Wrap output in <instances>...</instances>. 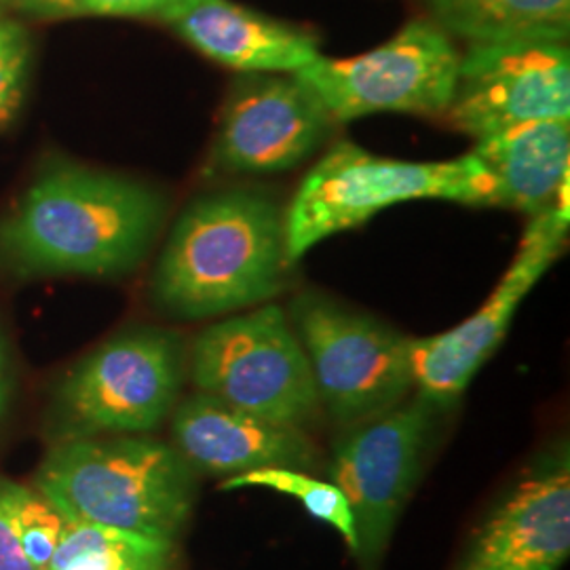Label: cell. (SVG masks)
Returning <instances> with one entry per match:
<instances>
[{"instance_id": "cell-1", "label": "cell", "mask_w": 570, "mask_h": 570, "mask_svg": "<svg viewBox=\"0 0 570 570\" xmlns=\"http://www.w3.org/2000/svg\"><path fill=\"white\" fill-rule=\"evenodd\" d=\"M285 212L265 193L225 188L180 214L150 279L165 315L197 322L266 305L287 287Z\"/></svg>"}, {"instance_id": "cell-2", "label": "cell", "mask_w": 570, "mask_h": 570, "mask_svg": "<svg viewBox=\"0 0 570 570\" xmlns=\"http://www.w3.org/2000/svg\"><path fill=\"white\" fill-rule=\"evenodd\" d=\"M164 220V197L150 186L60 167L0 223V256L23 273L117 275L142 261Z\"/></svg>"}, {"instance_id": "cell-3", "label": "cell", "mask_w": 570, "mask_h": 570, "mask_svg": "<svg viewBox=\"0 0 570 570\" xmlns=\"http://www.w3.org/2000/svg\"><path fill=\"white\" fill-rule=\"evenodd\" d=\"M35 490L68 522L178 543L197 501V473L171 444L146 435L63 438Z\"/></svg>"}, {"instance_id": "cell-4", "label": "cell", "mask_w": 570, "mask_h": 570, "mask_svg": "<svg viewBox=\"0 0 570 570\" xmlns=\"http://www.w3.org/2000/svg\"><path fill=\"white\" fill-rule=\"evenodd\" d=\"M442 199L497 207L494 183L469 153L452 161H400L353 142L334 144L306 174L285 212L289 265L327 237L364 225L391 205Z\"/></svg>"}, {"instance_id": "cell-5", "label": "cell", "mask_w": 570, "mask_h": 570, "mask_svg": "<svg viewBox=\"0 0 570 570\" xmlns=\"http://www.w3.org/2000/svg\"><path fill=\"white\" fill-rule=\"evenodd\" d=\"M188 374L199 393L273 423L306 429L322 412L305 348L273 303L205 327Z\"/></svg>"}, {"instance_id": "cell-6", "label": "cell", "mask_w": 570, "mask_h": 570, "mask_svg": "<svg viewBox=\"0 0 570 570\" xmlns=\"http://www.w3.org/2000/svg\"><path fill=\"white\" fill-rule=\"evenodd\" d=\"M287 317L308 357L320 406L338 428L387 412L414 389L406 334L315 289L296 294Z\"/></svg>"}, {"instance_id": "cell-7", "label": "cell", "mask_w": 570, "mask_h": 570, "mask_svg": "<svg viewBox=\"0 0 570 570\" xmlns=\"http://www.w3.org/2000/svg\"><path fill=\"white\" fill-rule=\"evenodd\" d=\"M188 357L178 334L134 327L98 346L60 389L70 435H146L180 402Z\"/></svg>"}, {"instance_id": "cell-8", "label": "cell", "mask_w": 570, "mask_h": 570, "mask_svg": "<svg viewBox=\"0 0 570 570\" xmlns=\"http://www.w3.org/2000/svg\"><path fill=\"white\" fill-rule=\"evenodd\" d=\"M419 393L387 412L345 429L327 463V480L345 494L355 524L353 556L366 570L383 560L416 487L435 414Z\"/></svg>"}, {"instance_id": "cell-9", "label": "cell", "mask_w": 570, "mask_h": 570, "mask_svg": "<svg viewBox=\"0 0 570 570\" xmlns=\"http://www.w3.org/2000/svg\"><path fill=\"white\" fill-rule=\"evenodd\" d=\"M459 63L461 53L438 21L412 20L367 53L320 56L296 75L326 104L338 125L379 112L444 117Z\"/></svg>"}, {"instance_id": "cell-10", "label": "cell", "mask_w": 570, "mask_h": 570, "mask_svg": "<svg viewBox=\"0 0 570 570\" xmlns=\"http://www.w3.org/2000/svg\"><path fill=\"white\" fill-rule=\"evenodd\" d=\"M569 233V199L530 216L513 263L487 303L459 326L410 338L414 389L438 410L454 406L510 332L524 298L550 271Z\"/></svg>"}, {"instance_id": "cell-11", "label": "cell", "mask_w": 570, "mask_h": 570, "mask_svg": "<svg viewBox=\"0 0 570 570\" xmlns=\"http://www.w3.org/2000/svg\"><path fill=\"white\" fill-rule=\"evenodd\" d=\"M444 117L473 140L522 122L570 119L569 45H469Z\"/></svg>"}, {"instance_id": "cell-12", "label": "cell", "mask_w": 570, "mask_h": 570, "mask_svg": "<svg viewBox=\"0 0 570 570\" xmlns=\"http://www.w3.org/2000/svg\"><path fill=\"white\" fill-rule=\"evenodd\" d=\"M336 121L296 72H252L228 91L209 164L225 174L294 169L326 142Z\"/></svg>"}, {"instance_id": "cell-13", "label": "cell", "mask_w": 570, "mask_h": 570, "mask_svg": "<svg viewBox=\"0 0 570 570\" xmlns=\"http://www.w3.org/2000/svg\"><path fill=\"white\" fill-rule=\"evenodd\" d=\"M570 553V454L543 452L478 529L456 570H560Z\"/></svg>"}, {"instance_id": "cell-14", "label": "cell", "mask_w": 570, "mask_h": 570, "mask_svg": "<svg viewBox=\"0 0 570 570\" xmlns=\"http://www.w3.org/2000/svg\"><path fill=\"white\" fill-rule=\"evenodd\" d=\"M171 442L197 475L223 480L258 469L308 471L320 461L306 429L265 421L199 391L174 407Z\"/></svg>"}, {"instance_id": "cell-15", "label": "cell", "mask_w": 570, "mask_h": 570, "mask_svg": "<svg viewBox=\"0 0 570 570\" xmlns=\"http://www.w3.org/2000/svg\"><path fill=\"white\" fill-rule=\"evenodd\" d=\"M159 18L205 58L242 75L298 72L320 58L315 37L233 0H176Z\"/></svg>"}, {"instance_id": "cell-16", "label": "cell", "mask_w": 570, "mask_h": 570, "mask_svg": "<svg viewBox=\"0 0 570 570\" xmlns=\"http://www.w3.org/2000/svg\"><path fill=\"white\" fill-rule=\"evenodd\" d=\"M471 153L494 183L497 207L537 216L569 199L570 119L515 125L475 140Z\"/></svg>"}, {"instance_id": "cell-17", "label": "cell", "mask_w": 570, "mask_h": 570, "mask_svg": "<svg viewBox=\"0 0 570 570\" xmlns=\"http://www.w3.org/2000/svg\"><path fill=\"white\" fill-rule=\"evenodd\" d=\"M435 21L469 45L564 41L570 0H429Z\"/></svg>"}, {"instance_id": "cell-18", "label": "cell", "mask_w": 570, "mask_h": 570, "mask_svg": "<svg viewBox=\"0 0 570 570\" xmlns=\"http://www.w3.org/2000/svg\"><path fill=\"white\" fill-rule=\"evenodd\" d=\"M178 543L68 522L47 570H176Z\"/></svg>"}, {"instance_id": "cell-19", "label": "cell", "mask_w": 570, "mask_h": 570, "mask_svg": "<svg viewBox=\"0 0 570 570\" xmlns=\"http://www.w3.org/2000/svg\"><path fill=\"white\" fill-rule=\"evenodd\" d=\"M223 490L266 489L301 501L308 515L336 530L346 548L355 551V524L345 494L330 480H317L296 469H258L223 480Z\"/></svg>"}, {"instance_id": "cell-20", "label": "cell", "mask_w": 570, "mask_h": 570, "mask_svg": "<svg viewBox=\"0 0 570 570\" xmlns=\"http://www.w3.org/2000/svg\"><path fill=\"white\" fill-rule=\"evenodd\" d=\"M16 522L21 550L35 570H47L60 546L66 520L45 497L20 484L16 494Z\"/></svg>"}, {"instance_id": "cell-21", "label": "cell", "mask_w": 570, "mask_h": 570, "mask_svg": "<svg viewBox=\"0 0 570 570\" xmlns=\"http://www.w3.org/2000/svg\"><path fill=\"white\" fill-rule=\"evenodd\" d=\"M30 42L20 23L0 16V125L13 119L23 98Z\"/></svg>"}, {"instance_id": "cell-22", "label": "cell", "mask_w": 570, "mask_h": 570, "mask_svg": "<svg viewBox=\"0 0 570 570\" xmlns=\"http://www.w3.org/2000/svg\"><path fill=\"white\" fill-rule=\"evenodd\" d=\"M37 11L60 16H115V18H140L161 16L176 0H16Z\"/></svg>"}, {"instance_id": "cell-23", "label": "cell", "mask_w": 570, "mask_h": 570, "mask_svg": "<svg viewBox=\"0 0 570 570\" xmlns=\"http://www.w3.org/2000/svg\"><path fill=\"white\" fill-rule=\"evenodd\" d=\"M20 484L0 475V570H35L21 550L16 522V494Z\"/></svg>"}, {"instance_id": "cell-24", "label": "cell", "mask_w": 570, "mask_h": 570, "mask_svg": "<svg viewBox=\"0 0 570 570\" xmlns=\"http://www.w3.org/2000/svg\"><path fill=\"white\" fill-rule=\"evenodd\" d=\"M7 391H9V381H7V360H4V348L0 343V414L7 404Z\"/></svg>"}]
</instances>
